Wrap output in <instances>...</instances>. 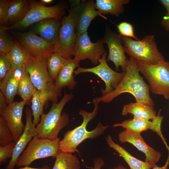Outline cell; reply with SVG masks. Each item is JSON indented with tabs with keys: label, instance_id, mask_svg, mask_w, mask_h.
<instances>
[{
	"label": "cell",
	"instance_id": "1",
	"mask_svg": "<svg viewBox=\"0 0 169 169\" xmlns=\"http://www.w3.org/2000/svg\"><path fill=\"white\" fill-rule=\"evenodd\" d=\"M140 73L137 62L130 57L127 61L125 75L116 88L110 93L95 99L99 103H109L121 94L127 93L133 95L136 102L154 106L149 85Z\"/></svg>",
	"mask_w": 169,
	"mask_h": 169
},
{
	"label": "cell",
	"instance_id": "2",
	"mask_svg": "<svg viewBox=\"0 0 169 169\" xmlns=\"http://www.w3.org/2000/svg\"><path fill=\"white\" fill-rule=\"evenodd\" d=\"M94 109L92 112L80 110L79 114L82 117L83 122L79 126L66 132L63 139L59 141L60 151L73 153L78 152V146L87 139H94L102 135L109 125L104 126L99 122L95 128L88 131L87 126L88 123L96 115L100 103L95 99L93 100Z\"/></svg>",
	"mask_w": 169,
	"mask_h": 169
},
{
	"label": "cell",
	"instance_id": "3",
	"mask_svg": "<svg viewBox=\"0 0 169 169\" xmlns=\"http://www.w3.org/2000/svg\"><path fill=\"white\" fill-rule=\"evenodd\" d=\"M74 97L72 93L64 92L61 100L54 103L47 114L41 115L39 122L36 126L37 136L42 138L51 140L58 138L60 131L69 123V115L62 111L66 104Z\"/></svg>",
	"mask_w": 169,
	"mask_h": 169
},
{
	"label": "cell",
	"instance_id": "4",
	"mask_svg": "<svg viewBox=\"0 0 169 169\" xmlns=\"http://www.w3.org/2000/svg\"><path fill=\"white\" fill-rule=\"evenodd\" d=\"M125 52L137 62L154 64L165 60L158 50L153 35L145 36L141 40L121 36Z\"/></svg>",
	"mask_w": 169,
	"mask_h": 169
},
{
	"label": "cell",
	"instance_id": "5",
	"mask_svg": "<svg viewBox=\"0 0 169 169\" xmlns=\"http://www.w3.org/2000/svg\"><path fill=\"white\" fill-rule=\"evenodd\" d=\"M137 62L140 72L148 82L150 90L169 100V61L162 60L154 64Z\"/></svg>",
	"mask_w": 169,
	"mask_h": 169
},
{
	"label": "cell",
	"instance_id": "6",
	"mask_svg": "<svg viewBox=\"0 0 169 169\" xmlns=\"http://www.w3.org/2000/svg\"><path fill=\"white\" fill-rule=\"evenodd\" d=\"M60 140L59 138L51 140L35 136L18 158L16 166H29L33 162L39 159L49 157L55 158L60 151Z\"/></svg>",
	"mask_w": 169,
	"mask_h": 169
},
{
	"label": "cell",
	"instance_id": "7",
	"mask_svg": "<svg viewBox=\"0 0 169 169\" xmlns=\"http://www.w3.org/2000/svg\"><path fill=\"white\" fill-rule=\"evenodd\" d=\"M30 9L24 18L20 22L8 26V30L25 29L43 19L54 18L61 20L65 12L64 6L58 4L47 7L40 1L28 0Z\"/></svg>",
	"mask_w": 169,
	"mask_h": 169
},
{
	"label": "cell",
	"instance_id": "8",
	"mask_svg": "<svg viewBox=\"0 0 169 169\" xmlns=\"http://www.w3.org/2000/svg\"><path fill=\"white\" fill-rule=\"evenodd\" d=\"M58 40L55 45L54 52L66 59H72L73 49L77 35L75 32L74 14L71 8L67 16L61 20Z\"/></svg>",
	"mask_w": 169,
	"mask_h": 169
},
{
	"label": "cell",
	"instance_id": "9",
	"mask_svg": "<svg viewBox=\"0 0 169 169\" xmlns=\"http://www.w3.org/2000/svg\"><path fill=\"white\" fill-rule=\"evenodd\" d=\"M104 43L102 39L92 42L87 31L77 36L73 52L74 59L79 62L88 59L93 64H97L102 55L106 53Z\"/></svg>",
	"mask_w": 169,
	"mask_h": 169
},
{
	"label": "cell",
	"instance_id": "10",
	"mask_svg": "<svg viewBox=\"0 0 169 169\" xmlns=\"http://www.w3.org/2000/svg\"><path fill=\"white\" fill-rule=\"evenodd\" d=\"M107 53L103 54L96 66L88 68H78L74 72L75 75L83 73H91L100 78L105 83V90L101 89L102 95L109 93L116 88L124 77L125 72L119 73L116 72L108 66L106 59Z\"/></svg>",
	"mask_w": 169,
	"mask_h": 169
},
{
	"label": "cell",
	"instance_id": "11",
	"mask_svg": "<svg viewBox=\"0 0 169 169\" xmlns=\"http://www.w3.org/2000/svg\"><path fill=\"white\" fill-rule=\"evenodd\" d=\"M69 1L74 14L75 32L78 36L86 31L92 21L100 15L93 0Z\"/></svg>",
	"mask_w": 169,
	"mask_h": 169
},
{
	"label": "cell",
	"instance_id": "12",
	"mask_svg": "<svg viewBox=\"0 0 169 169\" xmlns=\"http://www.w3.org/2000/svg\"><path fill=\"white\" fill-rule=\"evenodd\" d=\"M15 36L22 47L33 56L47 58L54 52V45L32 31L16 33Z\"/></svg>",
	"mask_w": 169,
	"mask_h": 169
},
{
	"label": "cell",
	"instance_id": "13",
	"mask_svg": "<svg viewBox=\"0 0 169 169\" xmlns=\"http://www.w3.org/2000/svg\"><path fill=\"white\" fill-rule=\"evenodd\" d=\"M61 90L58 88L53 82H49L43 90H37L31 100V110L33 117V122L36 126L40 121L46 102L50 101L58 103V99L61 96Z\"/></svg>",
	"mask_w": 169,
	"mask_h": 169
},
{
	"label": "cell",
	"instance_id": "14",
	"mask_svg": "<svg viewBox=\"0 0 169 169\" xmlns=\"http://www.w3.org/2000/svg\"><path fill=\"white\" fill-rule=\"evenodd\" d=\"M26 102L22 100L13 101L8 105L0 115L5 121L13 135V141L16 142L24 130L25 125L22 120L23 109Z\"/></svg>",
	"mask_w": 169,
	"mask_h": 169
},
{
	"label": "cell",
	"instance_id": "15",
	"mask_svg": "<svg viewBox=\"0 0 169 169\" xmlns=\"http://www.w3.org/2000/svg\"><path fill=\"white\" fill-rule=\"evenodd\" d=\"M160 110L156 117L151 121L133 118L125 120L120 123L114 124L112 127H121L125 130L141 133L143 131L151 130L156 132L161 138L169 153V146L163 136L161 129L163 117L160 115Z\"/></svg>",
	"mask_w": 169,
	"mask_h": 169
},
{
	"label": "cell",
	"instance_id": "16",
	"mask_svg": "<svg viewBox=\"0 0 169 169\" xmlns=\"http://www.w3.org/2000/svg\"><path fill=\"white\" fill-rule=\"evenodd\" d=\"M102 39L104 43L107 44L109 49L107 61L112 62L116 70H118L119 67H121L123 72H125L128 59L125 55L121 36L108 30Z\"/></svg>",
	"mask_w": 169,
	"mask_h": 169
},
{
	"label": "cell",
	"instance_id": "17",
	"mask_svg": "<svg viewBox=\"0 0 169 169\" xmlns=\"http://www.w3.org/2000/svg\"><path fill=\"white\" fill-rule=\"evenodd\" d=\"M25 65L32 83L38 90H44L49 82L54 81L48 73L47 58L33 56Z\"/></svg>",
	"mask_w": 169,
	"mask_h": 169
},
{
	"label": "cell",
	"instance_id": "18",
	"mask_svg": "<svg viewBox=\"0 0 169 169\" xmlns=\"http://www.w3.org/2000/svg\"><path fill=\"white\" fill-rule=\"evenodd\" d=\"M25 127L22 135L16 142L13 155L6 169H14L17 160L33 138L37 136L36 126L32 120L31 109L28 108L25 110Z\"/></svg>",
	"mask_w": 169,
	"mask_h": 169
},
{
	"label": "cell",
	"instance_id": "19",
	"mask_svg": "<svg viewBox=\"0 0 169 169\" xmlns=\"http://www.w3.org/2000/svg\"><path fill=\"white\" fill-rule=\"evenodd\" d=\"M141 133L125 129L118 135L121 143H130L145 155V161L154 166L161 156V153L148 146L144 141Z\"/></svg>",
	"mask_w": 169,
	"mask_h": 169
},
{
	"label": "cell",
	"instance_id": "20",
	"mask_svg": "<svg viewBox=\"0 0 169 169\" xmlns=\"http://www.w3.org/2000/svg\"><path fill=\"white\" fill-rule=\"evenodd\" d=\"M25 65L11 66L5 77L0 81V90L5 96L8 104L14 101L15 96L18 94V85Z\"/></svg>",
	"mask_w": 169,
	"mask_h": 169
},
{
	"label": "cell",
	"instance_id": "21",
	"mask_svg": "<svg viewBox=\"0 0 169 169\" xmlns=\"http://www.w3.org/2000/svg\"><path fill=\"white\" fill-rule=\"evenodd\" d=\"M35 24L32 32L48 42L55 45L58 40L61 25V20L48 18Z\"/></svg>",
	"mask_w": 169,
	"mask_h": 169
},
{
	"label": "cell",
	"instance_id": "22",
	"mask_svg": "<svg viewBox=\"0 0 169 169\" xmlns=\"http://www.w3.org/2000/svg\"><path fill=\"white\" fill-rule=\"evenodd\" d=\"M79 67V62L74 59H66L55 81V84L60 90L67 87L73 90L77 85L74 76L75 69Z\"/></svg>",
	"mask_w": 169,
	"mask_h": 169
},
{
	"label": "cell",
	"instance_id": "23",
	"mask_svg": "<svg viewBox=\"0 0 169 169\" xmlns=\"http://www.w3.org/2000/svg\"><path fill=\"white\" fill-rule=\"evenodd\" d=\"M129 114L133 115L134 118L148 120H153L157 116L153 106L137 102L123 106L122 115L125 116Z\"/></svg>",
	"mask_w": 169,
	"mask_h": 169
},
{
	"label": "cell",
	"instance_id": "24",
	"mask_svg": "<svg viewBox=\"0 0 169 169\" xmlns=\"http://www.w3.org/2000/svg\"><path fill=\"white\" fill-rule=\"evenodd\" d=\"M106 140L109 146L116 151L124 159L130 169H151L154 166L133 156L123 147L115 143L110 135H109L107 136Z\"/></svg>",
	"mask_w": 169,
	"mask_h": 169
},
{
	"label": "cell",
	"instance_id": "25",
	"mask_svg": "<svg viewBox=\"0 0 169 169\" xmlns=\"http://www.w3.org/2000/svg\"><path fill=\"white\" fill-rule=\"evenodd\" d=\"M30 9L28 1L10 0L9 7L6 19V25L9 26L22 21Z\"/></svg>",
	"mask_w": 169,
	"mask_h": 169
},
{
	"label": "cell",
	"instance_id": "26",
	"mask_svg": "<svg viewBox=\"0 0 169 169\" xmlns=\"http://www.w3.org/2000/svg\"><path fill=\"white\" fill-rule=\"evenodd\" d=\"M129 2V0H96L95 7L100 15L110 14L118 16L124 11V5Z\"/></svg>",
	"mask_w": 169,
	"mask_h": 169
},
{
	"label": "cell",
	"instance_id": "27",
	"mask_svg": "<svg viewBox=\"0 0 169 169\" xmlns=\"http://www.w3.org/2000/svg\"><path fill=\"white\" fill-rule=\"evenodd\" d=\"M33 56L22 47L17 39H14L13 48L6 54L7 59L13 66L25 65Z\"/></svg>",
	"mask_w": 169,
	"mask_h": 169
},
{
	"label": "cell",
	"instance_id": "28",
	"mask_svg": "<svg viewBox=\"0 0 169 169\" xmlns=\"http://www.w3.org/2000/svg\"><path fill=\"white\" fill-rule=\"evenodd\" d=\"M37 90L32 83L29 74L24 66L23 72L18 85V94L23 100L29 105L32 96Z\"/></svg>",
	"mask_w": 169,
	"mask_h": 169
},
{
	"label": "cell",
	"instance_id": "29",
	"mask_svg": "<svg viewBox=\"0 0 169 169\" xmlns=\"http://www.w3.org/2000/svg\"><path fill=\"white\" fill-rule=\"evenodd\" d=\"M55 158L52 169H80V161L73 153L60 151Z\"/></svg>",
	"mask_w": 169,
	"mask_h": 169
},
{
	"label": "cell",
	"instance_id": "30",
	"mask_svg": "<svg viewBox=\"0 0 169 169\" xmlns=\"http://www.w3.org/2000/svg\"><path fill=\"white\" fill-rule=\"evenodd\" d=\"M47 59L49 74L51 79L55 81L66 59L55 52L49 55Z\"/></svg>",
	"mask_w": 169,
	"mask_h": 169
},
{
	"label": "cell",
	"instance_id": "31",
	"mask_svg": "<svg viewBox=\"0 0 169 169\" xmlns=\"http://www.w3.org/2000/svg\"><path fill=\"white\" fill-rule=\"evenodd\" d=\"M8 26L1 25L0 27V52L7 54L13 48L14 40L8 34Z\"/></svg>",
	"mask_w": 169,
	"mask_h": 169
},
{
	"label": "cell",
	"instance_id": "32",
	"mask_svg": "<svg viewBox=\"0 0 169 169\" xmlns=\"http://www.w3.org/2000/svg\"><path fill=\"white\" fill-rule=\"evenodd\" d=\"M14 141L12 133L4 120L0 117V146H4Z\"/></svg>",
	"mask_w": 169,
	"mask_h": 169
},
{
	"label": "cell",
	"instance_id": "33",
	"mask_svg": "<svg viewBox=\"0 0 169 169\" xmlns=\"http://www.w3.org/2000/svg\"><path fill=\"white\" fill-rule=\"evenodd\" d=\"M117 28L120 36L139 40L135 35L133 25L131 23L122 22L117 25Z\"/></svg>",
	"mask_w": 169,
	"mask_h": 169
},
{
	"label": "cell",
	"instance_id": "34",
	"mask_svg": "<svg viewBox=\"0 0 169 169\" xmlns=\"http://www.w3.org/2000/svg\"><path fill=\"white\" fill-rule=\"evenodd\" d=\"M16 142L13 141L4 146H0V164L4 162L13 155Z\"/></svg>",
	"mask_w": 169,
	"mask_h": 169
},
{
	"label": "cell",
	"instance_id": "35",
	"mask_svg": "<svg viewBox=\"0 0 169 169\" xmlns=\"http://www.w3.org/2000/svg\"><path fill=\"white\" fill-rule=\"evenodd\" d=\"M11 65L6 58V54L0 52V80L5 77L10 70Z\"/></svg>",
	"mask_w": 169,
	"mask_h": 169
},
{
	"label": "cell",
	"instance_id": "36",
	"mask_svg": "<svg viewBox=\"0 0 169 169\" xmlns=\"http://www.w3.org/2000/svg\"><path fill=\"white\" fill-rule=\"evenodd\" d=\"M10 0H0V23L6 25V19L9 7Z\"/></svg>",
	"mask_w": 169,
	"mask_h": 169
},
{
	"label": "cell",
	"instance_id": "37",
	"mask_svg": "<svg viewBox=\"0 0 169 169\" xmlns=\"http://www.w3.org/2000/svg\"><path fill=\"white\" fill-rule=\"evenodd\" d=\"M5 96L0 90V111L4 109L8 105Z\"/></svg>",
	"mask_w": 169,
	"mask_h": 169
},
{
	"label": "cell",
	"instance_id": "38",
	"mask_svg": "<svg viewBox=\"0 0 169 169\" xmlns=\"http://www.w3.org/2000/svg\"><path fill=\"white\" fill-rule=\"evenodd\" d=\"M104 164L105 162L102 158L100 157H97L94 161L93 169H101Z\"/></svg>",
	"mask_w": 169,
	"mask_h": 169
},
{
	"label": "cell",
	"instance_id": "39",
	"mask_svg": "<svg viewBox=\"0 0 169 169\" xmlns=\"http://www.w3.org/2000/svg\"><path fill=\"white\" fill-rule=\"evenodd\" d=\"M162 26L167 31H169V16H165L161 21Z\"/></svg>",
	"mask_w": 169,
	"mask_h": 169
},
{
	"label": "cell",
	"instance_id": "40",
	"mask_svg": "<svg viewBox=\"0 0 169 169\" xmlns=\"http://www.w3.org/2000/svg\"><path fill=\"white\" fill-rule=\"evenodd\" d=\"M159 2L167 11L165 16H169V0H160Z\"/></svg>",
	"mask_w": 169,
	"mask_h": 169
},
{
	"label": "cell",
	"instance_id": "41",
	"mask_svg": "<svg viewBox=\"0 0 169 169\" xmlns=\"http://www.w3.org/2000/svg\"><path fill=\"white\" fill-rule=\"evenodd\" d=\"M169 166V154L168 153V156L167 160L164 165L161 167H159L156 165H155L152 168V169H168Z\"/></svg>",
	"mask_w": 169,
	"mask_h": 169
},
{
	"label": "cell",
	"instance_id": "42",
	"mask_svg": "<svg viewBox=\"0 0 169 169\" xmlns=\"http://www.w3.org/2000/svg\"><path fill=\"white\" fill-rule=\"evenodd\" d=\"M18 169H50V168L47 166H44L41 168H33L29 166H23L19 168Z\"/></svg>",
	"mask_w": 169,
	"mask_h": 169
},
{
	"label": "cell",
	"instance_id": "43",
	"mask_svg": "<svg viewBox=\"0 0 169 169\" xmlns=\"http://www.w3.org/2000/svg\"><path fill=\"white\" fill-rule=\"evenodd\" d=\"M42 3L45 5L50 3L54 1L53 0H41L40 1Z\"/></svg>",
	"mask_w": 169,
	"mask_h": 169
},
{
	"label": "cell",
	"instance_id": "44",
	"mask_svg": "<svg viewBox=\"0 0 169 169\" xmlns=\"http://www.w3.org/2000/svg\"><path fill=\"white\" fill-rule=\"evenodd\" d=\"M109 169H127V168L122 165H119L115 167Z\"/></svg>",
	"mask_w": 169,
	"mask_h": 169
}]
</instances>
